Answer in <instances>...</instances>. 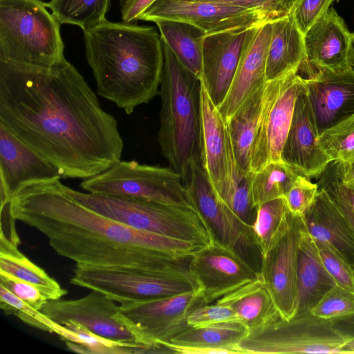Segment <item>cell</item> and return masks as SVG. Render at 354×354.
Returning a JSON list of instances; mask_svg holds the SVG:
<instances>
[{
  "label": "cell",
  "mask_w": 354,
  "mask_h": 354,
  "mask_svg": "<svg viewBox=\"0 0 354 354\" xmlns=\"http://www.w3.org/2000/svg\"><path fill=\"white\" fill-rule=\"evenodd\" d=\"M0 122L62 178H88L121 160L116 119L66 59L49 68L0 59Z\"/></svg>",
  "instance_id": "1"
},
{
  "label": "cell",
  "mask_w": 354,
  "mask_h": 354,
  "mask_svg": "<svg viewBox=\"0 0 354 354\" xmlns=\"http://www.w3.org/2000/svg\"><path fill=\"white\" fill-rule=\"evenodd\" d=\"M11 214L76 266L185 272L192 254L203 248L106 217L68 196L60 179L20 191L11 199Z\"/></svg>",
  "instance_id": "2"
},
{
  "label": "cell",
  "mask_w": 354,
  "mask_h": 354,
  "mask_svg": "<svg viewBox=\"0 0 354 354\" xmlns=\"http://www.w3.org/2000/svg\"><path fill=\"white\" fill-rule=\"evenodd\" d=\"M84 39L99 95L131 114L157 95L164 54L154 27L106 20Z\"/></svg>",
  "instance_id": "3"
},
{
  "label": "cell",
  "mask_w": 354,
  "mask_h": 354,
  "mask_svg": "<svg viewBox=\"0 0 354 354\" xmlns=\"http://www.w3.org/2000/svg\"><path fill=\"white\" fill-rule=\"evenodd\" d=\"M162 44L164 64L158 140L169 167L183 181L191 164L202 162L201 82L178 61L166 44Z\"/></svg>",
  "instance_id": "4"
},
{
  "label": "cell",
  "mask_w": 354,
  "mask_h": 354,
  "mask_svg": "<svg viewBox=\"0 0 354 354\" xmlns=\"http://www.w3.org/2000/svg\"><path fill=\"white\" fill-rule=\"evenodd\" d=\"M41 0H0V59L49 68L63 59L60 23Z\"/></svg>",
  "instance_id": "5"
},
{
  "label": "cell",
  "mask_w": 354,
  "mask_h": 354,
  "mask_svg": "<svg viewBox=\"0 0 354 354\" xmlns=\"http://www.w3.org/2000/svg\"><path fill=\"white\" fill-rule=\"evenodd\" d=\"M63 189L84 206L135 229L201 247L213 241L207 226L194 209L135 197L81 192L64 184Z\"/></svg>",
  "instance_id": "6"
},
{
  "label": "cell",
  "mask_w": 354,
  "mask_h": 354,
  "mask_svg": "<svg viewBox=\"0 0 354 354\" xmlns=\"http://www.w3.org/2000/svg\"><path fill=\"white\" fill-rule=\"evenodd\" d=\"M80 187L91 194L135 197L194 209L181 176L170 167L120 160L83 179Z\"/></svg>",
  "instance_id": "7"
},
{
  "label": "cell",
  "mask_w": 354,
  "mask_h": 354,
  "mask_svg": "<svg viewBox=\"0 0 354 354\" xmlns=\"http://www.w3.org/2000/svg\"><path fill=\"white\" fill-rule=\"evenodd\" d=\"M349 340L332 326V321L310 313L286 320L281 316L249 332L239 343L243 354L344 353Z\"/></svg>",
  "instance_id": "8"
},
{
  "label": "cell",
  "mask_w": 354,
  "mask_h": 354,
  "mask_svg": "<svg viewBox=\"0 0 354 354\" xmlns=\"http://www.w3.org/2000/svg\"><path fill=\"white\" fill-rule=\"evenodd\" d=\"M71 283L99 291L120 304L198 290L190 272H160L82 266H75Z\"/></svg>",
  "instance_id": "9"
},
{
  "label": "cell",
  "mask_w": 354,
  "mask_h": 354,
  "mask_svg": "<svg viewBox=\"0 0 354 354\" xmlns=\"http://www.w3.org/2000/svg\"><path fill=\"white\" fill-rule=\"evenodd\" d=\"M305 223L288 210L267 252L261 257V277L281 317L292 319L297 308L299 248Z\"/></svg>",
  "instance_id": "10"
},
{
  "label": "cell",
  "mask_w": 354,
  "mask_h": 354,
  "mask_svg": "<svg viewBox=\"0 0 354 354\" xmlns=\"http://www.w3.org/2000/svg\"><path fill=\"white\" fill-rule=\"evenodd\" d=\"M97 290L76 299L48 300L41 311L54 322L78 323L103 337L120 342L146 346L165 353L162 348L148 345L137 328L122 313L120 305Z\"/></svg>",
  "instance_id": "11"
},
{
  "label": "cell",
  "mask_w": 354,
  "mask_h": 354,
  "mask_svg": "<svg viewBox=\"0 0 354 354\" xmlns=\"http://www.w3.org/2000/svg\"><path fill=\"white\" fill-rule=\"evenodd\" d=\"M183 183L193 207L207 226L213 241L241 256L246 248L257 246L252 226L243 223L218 200L201 161L191 164Z\"/></svg>",
  "instance_id": "12"
},
{
  "label": "cell",
  "mask_w": 354,
  "mask_h": 354,
  "mask_svg": "<svg viewBox=\"0 0 354 354\" xmlns=\"http://www.w3.org/2000/svg\"><path fill=\"white\" fill-rule=\"evenodd\" d=\"M204 304L198 290L169 297L124 302L120 306L148 345L165 348L162 344L170 342L189 328L188 315L194 308Z\"/></svg>",
  "instance_id": "13"
},
{
  "label": "cell",
  "mask_w": 354,
  "mask_h": 354,
  "mask_svg": "<svg viewBox=\"0 0 354 354\" xmlns=\"http://www.w3.org/2000/svg\"><path fill=\"white\" fill-rule=\"evenodd\" d=\"M157 19L187 22L207 34L259 26L276 19L266 12L234 5L179 0H157L142 15L140 20L153 21Z\"/></svg>",
  "instance_id": "14"
},
{
  "label": "cell",
  "mask_w": 354,
  "mask_h": 354,
  "mask_svg": "<svg viewBox=\"0 0 354 354\" xmlns=\"http://www.w3.org/2000/svg\"><path fill=\"white\" fill-rule=\"evenodd\" d=\"M189 270L198 284L205 304L216 301L260 277L259 271L254 270L243 256L216 241L192 254Z\"/></svg>",
  "instance_id": "15"
},
{
  "label": "cell",
  "mask_w": 354,
  "mask_h": 354,
  "mask_svg": "<svg viewBox=\"0 0 354 354\" xmlns=\"http://www.w3.org/2000/svg\"><path fill=\"white\" fill-rule=\"evenodd\" d=\"M306 88L304 78L295 71L286 75L271 98L256 136L250 160L255 173L268 165L281 162V151L289 131L296 100Z\"/></svg>",
  "instance_id": "16"
},
{
  "label": "cell",
  "mask_w": 354,
  "mask_h": 354,
  "mask_svg": "<svg viewBox=\"0 0 354 354\" xmlns=\"http://www.w3.org/2000/svg\"><path fill=\"white\" fill-rule=\"evenodd\" d=\"M61 178L55 165L0 122L1 204L27 187Z\"/></svg>",
  "instance_id": "17"
},
{
  "label": "cell",
  "mask_w": 354,
  "mask_h": 354,
  "mask_svg": "<svg viewBox=\"0 0 354 354\" xmlns=\"http://www.w3.org/2000/svg\"><path fill=\"white\" fill-rule=\"evenodd\" d=\"M259 26L239 28L205 36L200 80L217 108L225 100L242 53Z\"/></svg>",
  "instance_id": "18"
},
{
  "label": "cell",
  "mask_w": 354,
  "mask_h": 354,
  "mask_svg": "<svg viewBox=\"0 0 354 354\" xmlns=\"http://www.w3.org/2000/svg\"><path fill=\"white\" fill-rule=\"evenodd\" d=\"M304 78L319 136L354 115L353 67L339 72L316 69Z\"/></svg>",
  "instance_id": "19"
},
{
  "label": "cell",
  "mask_w": 354,
  "mask_h": 354,
  "mask_svg": "<svg viewBox=\"0 0 354 354\" xmlns=\"http://www.w3.org/2000/svg\"><path fill=\"white\" fill-rule=\"evenodd\" d=\"M319 133L306 88L298 96L281 160L307 178L318 177L332 161L318 144Z\"/></svg>",
  "instance_id": "20"
},
{
  "label": "cell",
  "mask_w": 354,
  "mask_h": 354,
  "mask_svg": "<svg viewBox=\"0 0 354 354\" xmlns=\"http://www.w3.org/2000/svg\"><path fill=\"white\" fill-rule=\"evenodd\" d=\"M201 109L202 164L217 198L223 204L231 183L232 145L226 123L202 82Z\"/></svg>",
  "instance_id": "21"
},
{
  "label": "cell",
  "mask_w": 354,
  "mask_h": 354,
  "mask_svg": "<svg viewBox=\"0 0 354 354\" xmlns=\"http://www.w3.org/2000/svg\"><path fill=\"white\" fill-rule=\"evenodd\" d=\"M351 32L333 8L328 10L304 35L306 62L316 69L344 71L350 62Z\"/></svg>",
  "instance_id": "22"
},
{
  "label": "cell",
  "mask_w": 354,
  "mask_h": 354,
  "mask_svg": "<svg viewBox=\"0 0 354 354\" xmlns=\"http://www.w3.org/2000/svg\"><path fill=\"white\" fill-rule=\"evenodd\" d=\"M271 21L259 26L245 46L227 94L218 107L226 124L246 99L266 82V68L272 34Z\"/></svg>",
  "instance_id": "23"
},
{
  "label": "cell",
  "mask_w": 354,
  "mask_h": 354,
  "mask_svg": "<svg viewBox=\"0 0 354 354\" xmlns=\"http://www.w3.org/2000/svg\"><path fill=\"white\" fill-rule=\"evenodd\" d=\"M285 76L263 84L246 99L226 124L235 158L245 171H250L256 136L268 103L280 88Z\"/></svg>",
  "instance_id": "24"
},
{
  "label": "cell",
  "mask_w": 354,
  "mask_h": 354,
  "mask_svg": "<svg viewBox=\"0 0 354 354\" xmlns=\"http://www.w3.org/2000/svg\"><path fill=\"white\" fill-rule=\"evenodd\" d=\"M306 229L317 241L328 243L354 268V233L346 218L323 189H319L302 216Z\"/></svg>",
  "instance_id": "25"
},
{
  "label": "cell",
  "mask_w": 354,
  "mask_h": 354,
  "mask_svg": "<svg viewBox=\"0 0 354 354\" xmlns=\"http://www.w3.org/2000/svg\"><path fill=\"white\" fill-rule=\"evenodd\" d=\"M249 328L242 322H228L192 327L163 343L173 353L243 354L239 343L248 335Z\"/></svg>",
  "instance_id": "26"
},
{
  "label": "cell",
  "mask_w": 354,
  "mask_h": 354,
  "mask_svg": "<svg viewBox=\"0 0 354 354\" xmlns=\"http://www.w3.org/2000/svg\"><path fill=\"white\" fill-rule=\"evenodd\" d=\"M335 285V281L320 259L315 240L305 225L299 248L295 315L310 313L322 296Z\"/></svg>",
  "instance_id": "27"
},
{
  "label": "cell",
  "mask_w": 354,
  "mask_h": 354,
  "mask_svg": "<svg viewBox=\"0 0 354 354\" xmlns=\"http://www.w3.org/2000/svg\"><path fill=\"white\" fill-rule=\"evenodd\" d=\"M272 34L266 68V81L299 71L306 61L304 35L291 15L271 21Z\"/></svg>",
  "instance_id": "28"
},
{
  "label": "cell",
  "mask_w": 354,
  "mask_h": 354,
  "mask_svg": "<svg viewBox=\"0 0 354 354\" xmlns=\"http://www.w3.org/2000/svg\"><path fill=\"white\" fill-rule=\"evenodd\" d=\"M216 302L231 307L250 331L281 316L261 275L259 279L244 284Z\"/></svg>",
  "instance_id": "29"
},
{
  "label": "cell",
  "mask_w": 354,
  "mask_h": 354,
  "mask_svg": "<svg viewBox=\"0 0 354 354\" xmlns=\"http://www.w3.org/2000/svg\"><path fill=\"white\" fill-rule=\"evenodd\" d=\"M153 22L158 28L162 41L184 66L200 77L202 47L206 32L183 21L157 19Z\"/></svg>",
  "instance_id": "30"
},
{
  "label": "cell",
  "mask_w": 354,
  "mask_h": 354,
  "mask_svg": "<svg viewBox=\"0 0 354 354\" xmlns=\"http://www.w3.org/2000/svg\"><path fill=\"white\" fill-rule=\"evenodd\" d=\"M0 272H6L38 288L49 300L59 299L67 290L42 268L32 263L17 247L0 245Z\"/></svg>",
  "instance_id": "31"
},
{
  "label": "cell",
  "mask_w": 354,
  "mask_h": 354,
  "mask_svg": "<svg viewBox=\"0 0 354 354\" xmlns=\"http://www.w3.org/2000/svg\"><path fill=\"white\" fill-rule=\"evenodd\" d=\"M53 333L58 335L65 342L81 345L85 348L86 353H159L158 349L152 347L120 342L103 337L74 322H68L64 324L55 322Z\"/></svg>",
  "instance_id": "32"
},
{
  "label": "cell",
  "mask_w": 354,
  "mask_h": 354,
  "mask_svg": "<svg viewBox=\"0 0 354 354\" xmlns=\"http://www.w3.org/2000/svg\"><path fill=\"white\" fill-rule=\"evenodd\" d=\"M300 174L283 161L268 165L253 173L250 194L254 208L280 198H284Z\"/></svg>",
  "instance_id": "33"
},
{
  "label": "cell",
  "mask_w": 354,
  "mask_h": 354,
  "mask_svg": "<svg viewBox=\"0 0 354 354\" xmlns=\"http://www.w3.org/2000/svg\"><path fill=\"white\" fill-rule=\"evenodd\" d=\"M46 6L61 24L76 25L84 32L106 21L110 0H50Z\"/></svg>",
  "instance_id": "34"
},
{
  "label": "cell",
  "mask_w": 354,
  "mask_h": 354,
  "mask_svg": "<svg viewBox=\"0 0 354 354\" xmlns=\"http://www.w3.org/2000/svg\"><path fill=\"white\" fill-rule=\"evenodd\" d=\"M288 210L284 198L270 201L257 208L252 229L261 257L267 252Z\"/></svg>",
  "instance_id": "35"
},
{
  "label": "cell",
  "mask_w": 354,
  "mask_h": 354,
  "mask_svg": "<svg viewBox=\"0 0 354 354\" xmlns=\"http://www.w3.org/2000/svg\"><path fill=\"white\" fill-rule=\"evenodd\" d=\"M318 144L331 160L347 161L354 157V115L327 129Z\"/></svg>",
  "instance_id": "36"
},
{
  "label": "cell",
  "mask_w": 354,
  "mask_h": 354,
  "mask_svg": "<svg viewBox=\"0 0 354 354\" xmlns=\"http://www.w3.org/2000/svg\"><path fill=\"white\" fill-rule=\"evenodd\" d=\"M319 318L334 319L354 313V292L335 285L310 310Z\"/></svg>",
  "instance_id": "37"
},
{
  "label": "cell",
  "mask_w": 354,
  "mask_h": 354,
  "mask_svg": "<svg viewBox=\"0 0 354 354\" xmlns=\"http://www.w3.org/2000/svg\"><path fill=\"white\" fill-rule=\"evenodd\" d=\"M0 308L6 314H12L24 323L37 329L51 333L53 320L41 310L30 306L9 290L0 285Z\"/></svg>",
  "instance_id": "38"
},
{
  "label": "cell",
  "mask_w": 354,
  "mask_h": 354,
  "mask_svg": "<svg viewBox=\"0 0 354 354\" xmlns=\"http://www.w3.org/2000/svg\"><path fill=\"white\" fill-rule=\"evenodd\" d=\"M315 242L320 259L336 285L354 292L353 268L328 243L317 240Z\"/></svg>",
  "instance_id": "39"
},
{
  "label": "cell",
  "mask_w": 354,
  "mask_h": 354,
  "mask_svg": "<svg viewBox=\"0 0 354 354\" xmlns=\"http://www.w3.org/2000/svg\"><path fill=\"white\" fill-rule=\"evenodd\" d=\"M317 185L319 189L345 204L354 213V185L348 186L344 183L339 161L332 160L327 165L321 173Z\"/></svg>",
  "instance_id": "40"
},
{
  "label": "cell",
  "mask_w": 354,
  "mask_h": 354,
  "mask_svg": "<svg viewBox=\"0 0 354 354\" xmlns=\"http://www.w3.org/2000/svg\"><path fill=\"white\" fill-rule=\"evenodd\" d=\"M228 322L242 321L231 307L218 302L214 304H204L196 307L187 318V324L192 327L205 326Z\"/></svg>",
  "instance_id": "41"
},
{
  "label": "cell",
  "mask_w": 354,
  "mask_h": 354,
  "mask_svg": "<svg viewBox=\"0 0 354 354\" xmlns=\"http://www.w3.org/2000/svg\"><path fill=\"white\" fill-rule=\"evenodd\" d=\"M318 191L317 183L299 175L294 182L284 198L288 210L296 215L303 216L313 203Z\"/></svg>",
  "instance_id": "42"
},
{
  "label": "cell",
  "mask_w": 354,
  "mask_h": 354,
  "mask_svg": "<svg viewBox=\"0 0 354 354\" xmlns=\"http://www.w3.org/2000/svg\"><path fill=\"white\" fill-rule=\"evenodd\" d=\"M334 0H297L291 12L295 24L304 35L328 10Z\"/></svg>",
  "instance_id": "43"
},
{
  "label": "cell",
  "mask_w": 354,
  "mask_h": 354,
  "mask_svg": "<svg viewBox=\"0 0 354 354\" xmlns=\"http://www.w3.org/2000/svg\"><path fill=\"white\" fill-rule=\"evenodd\" d=\"M0 285L3 286L20 299L41 310L46 302L48 297L36 286L15 277L6 272H0Z\"/></svg>",
  "instance_id": "44"
},
{
  "label": "cell",
  "mask_w": 354,
  "mask_h": 354,
  "mask_svg": "<svg viewBox=\"0 0 354 354\" xmlns=\"http://www.w3.org/2000/svg\"><path fill=\"white\" fill-rule=\"evenodd\" d=\"M185 1H212L234 5L266 12L274 19L291 14L297 0H179Z\"/></svg>",
  "instance_id": "45"
},
{
  "label": "cell",
  "mask_w": 354,
  "mask_h": 354,
  "mask_svg": "<svg viewBox=\"0 0 354 354\" xmlns=\"http://www.w3.org/2000/svg\"><path fill=\"white\" fill-rule=\"evenodd\" d=\"M157 0H120L123 22L132 24L140 19L142 15Z\"/></svg>",
  "instance_id": "46"
},
{
  "label": "cell",
  "mask_w": 354,
  "mask_h": 354,
  "mask_svg": "<svg viewBox=\"0 0 354 354\" xmlns=\"http://www.w3.org/2000/svg\"><path fill=\"white\" fill-rule=\"evenodd\" d=\"M331 321L333 328L349 340L344 348V353H354V313Z\"/></svg>",
  "instance_id": "47"
},
{
  "label": "cell",
  "mask_w": 354,
  "mask_h": 354,
  "mask_svg": "<svg viewBox=\"0 0 354 354\" xmlns=\"http://www.w3.org/2000/svg\"><path fill=\"white\" fill-rule=\"evenodd\" d=\"M339 162L341 176L344 183L348 186L354 185V157L347 161Z\"/></svg>",
  "instance_id": "48"
},
{
  "label": "cell",
  "mask_w": 354,
  "mask_h": 354,
  "mask_svg": "<svg viewBox=\"0 0 354 354\" xmlns=\"http://www.w3.org/2000/svg\"><path fill=\"white\" fill-rule=\"evenodd\" d=\"M332 201L335 203L341 212L343 214L344 217L346 218L350 227L354 233V213L347 207L345 204L342 203L341 201L331 198L329 196ZM353 274H354V268H353Z\"/></svg>",
  "instance_id": "49"
},
{
  "label": "cell",
  "mask_w": 354,
  "mask_h": 354,
  "mask_svg": "<svg viewBox=\"0 0 354 354\" xmlns=\"http://www.w3.org/2000/svg\"><path fill=\"white\" fill-rule=\"evenodd\" d=\"M350 62L354 68V32H351V48H350Z\"/></svg>",
  "instance_id": "50"
}]
</instances>
